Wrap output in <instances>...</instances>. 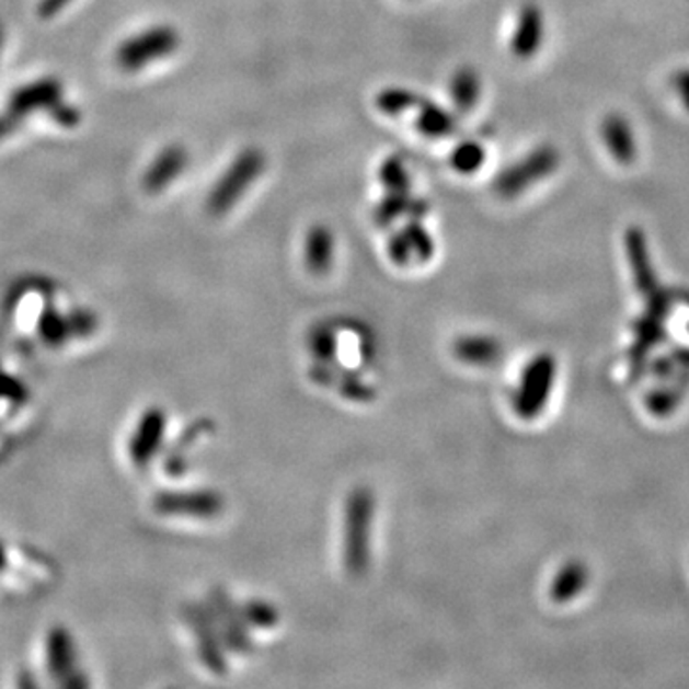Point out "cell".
Returning a JSON list of instances; mask_svg holds the SVG:
<instances>
[{"label":"cell","mask_w":689,"mask_h":689,"mask_svg":"<svg viewBox=\"0 0 689 689\" xmlns=\"http://www.w3.org/2000/svg\"><path fill=\"white\" fill-rule=\"evenodd\" d=\"M378 176L386 192H412V179H410L409 168L397 156H391V158H387L381 163Z\"/></svg>","instance_id":"d6986e66"},{"label":"cell","mask_w":689,"mask_h":689,"mask_svg":"<svg viewBox=\"0 0 689 689\" xmlns=\"http://www.w3.org/2000/svg\"><path fill=\"white\" fill-rule=\"evenodd\" d=\"M71 0H41V7H38V15L43 20H50L54 15L58 14L60 10L68 7Z\"/></svg>","instance_id":"44dd1931"},{"label":"cell","mask_w":689,"mask_h":689,"mask_svg":"<svg viewBox=\"0 0 689 689\" xmlns=\"http://www.w3.org/2000/svg\"><path fill=\"white\" fill-rule=\"evenodd\" d=\"M448 89H450V99H452L456 110L462 114H470L481 100L483 81H481L478 69L463 66V68L456 69Z\"/></svg>","instance_id":"9a60e30c"},{"label":"cell","mask_w":689,"mask_h":689,"mask_svg":"<svg viewBox=\"0 0 689 689\" xmlns=\"http://www.w3.org/2000/svg\"><path fill=\"white\" fill-rule=\"evenodd\" d=\"M265 169V152L255 146H250L238 153L207 194L205 207L209 215L222 217L228 211H232L236 205L242 202V197L250 192L251 186L263 176Z\"/></svg>","instance_id":"6da1fadb"},{"label":"cell","mask_w":689,"mask_h":689,"mask_svg":"<svg viewBox=\"0 0 689 689\" xmlns=\"http://www.w3.org/2000/svg\"><path fill=\"white\" fill-rule=\"evenodd\" d=\"M181 33L174 25L158 23L123 41L115 50V61L123 71L135 73L171 58L181 48Z\"/></svg>","instance_id":"7a4b0ae2"},{"label":"cell","mask_w":689,"mask_h":689,"mask_svg":"<svg viewBox=\"0 0 689 689\" xmlns=\"http://www.w3.org/2000/svg\"><path fill=\"white\" fill-rule=\"evenodd\" d=\"M546 23L544 14L537 4H525L517 14L516 30L512 35V53L519 60H529L538 54L544 43Z\"/></svg>","instance_id":"ba28073f"},{"label":"cell","mask_w":689,"mask_h":689,"mask_svg":"<svg viewBox=\"0 0 689 689\" xmlns=\"http://www.w3.org/2000/svg\"><path fill=\"white\" fill-rule=\"evenodd\" d=\"M334 257L335 236L332 228L322 225V222L312 225L305 236V265L312 274H326L334 265Z\"/></svg>","instance_id":"8fae6325"},{"label":"cell","mask_w":689,"mask_h":689,"mask_svg":"<svg viewBox=\"0 0 689 689\" xmlns=\"http://www.w3.org/2000/svg\"><path fill=\"white\" fill-rule=\"evenodd\" d=\"M485 148L478 140H463L450 153V163L460 174L478 173L485 165Z\"/></svg>","instance_id":"e0dca14e"},{"label":"cell","mask_w":689,"mask_h":689,"mask_svg":"<svg viewBox=\"0 0 689 689\" xmlns=\"http://www.w3.org/2000/svg\"><path fill=\"white\" fill-rule=\"evenodd\" d=\"M455 351L462 360L471 364L493 363L494 358L498 356V345L493 340H485V337L462 340V342L456 343Z\"/></svg>","instance_id":"ffe728a7"},{"label":"cell","mask_w":689,"mask_h":689,"mask_svg":"<svg viewBox=\"0 0 689 689\" xmlns=\"http://www.w3.org/2000/svg\"><path fill=\"white\" fill-rule=\"evenodd\" d=\"M558 376V364L550 355H538L523 370L516 394L514 409L523 420H535L550 401Z\"/></svg>","instance_id":"277c9868"},{"label":"cell","mask_w":689,"mask_h":689,"mask_svg":"<svg viewBox=\"0 0 689 689\" xmlns=\"http://www.w3.org/2000/svg\"><path fill=\"white\" fill-rule=\"evenodd\" d=\"M624 245H627V253H629L630 266H632L636 288L640 289L642 296L650 299V297L655 296L659 291V286H657V280H655L652 257H650L644 232L638 227L629 228L627 234H624Z\"/></svg>","instance_id":"9c48e42d"},{"label":"cell","mask_w":689,"mask_h":689,"mask_svg":"<svg viewBox=\"0 0 689 689\" xmlns=\"http://www.w3.org/2000/svg\"><path fill=\"white\" fill-rule=\"evenodd\" d=\"M673 87H675L676 92H678L684 100L689 99V68L680 69V71L673 77Z\"/></svg>","instance_id":"7402d4cb"},{"label":"cell","mask_w":689,"mask_h":689,"mask_svg":"<svg viewBox=\"0 0 689 689\" xmlns=\"http://www.w3.org/2000/svg\"><path fill=\"white\" fill-rule=\"evenodd\" d=\"M590 583V571L584 565L583 561H569L558 571V575L553 576L550 596L558 604H567L586 590V586Z\"/></svg>","instance_id":"5bb4252c"},{"label":"cell","mask_w":689,"mask_h":689,"mask_svg":"<svg viewBox=\"0 0 689 689\" xmlns=\"http://www.w3.org/2000/svg\"><path fill=\"white\" fill-rule=\"evenodd\" d=\"M422 96L417 92L410 91V89H402V87H387L383 91L379 92L376 96V106H378L381 114L391 115V117H399V115L409 114L414 112Z\"/></svg>","instance_id":"2e32d148"},{"label":"cell","mask_w":689,"mask_h":689,"mask_svg":"<svg viewBox=\"0 0 689 689\" xmlns=\"http://www.w3.org/2000/svg\"><path fill=\"white\" fill-rule=\"evenodd\" d=\"M560 163V152L553 146H538L537 150L527 153L523 160L516 161L496 176L494 192L504 199L521 196L535 184L555 173Z\"/></svg>","instance_id":"3957f363"},{"label":"cell","mask_w":689,"mask_h":689,"mask_svg":"<svg viewBox=\"0 0 689 689\" xmlns=\"http://www.w3.org/2000/svg\"><path fill=\"white\" fill-rule=\"evenodd\" d=\"M161 429H163V414L158 412V410L148 412V416L145 417V424H142L140 432L137 433V437L133 440L135 443L133 445L135 447V458H138L140 462H145L146 456L158 448Z\"/></svg>","instance_id":"ac0fdd59"},{"label":"cell","mask_w":689,"mask_h":689,"mask_svg":"<svg viewBox=\"0 0 689 689\" xmlns=\"http://www.w3.org/2000/svg\"><path fill=\"white\" fill-rule=\"evenodd\" d=\"M684 104H686V110H688V112H689V99L688 100H684Z\"/></svg>","instance_id":"603a6c76"},{"label":"cell","mask_w":689,"mask_h":689,"mask_svg":"<svg viewBox=\"0 0 689 689\" xmlns=\"http://www.w3.org/2000/svg\"><path fill=\"white\" fill-rule=\"evenodd\" d=\"M389 257L394 265H424L432 261L435 253V240L429 230L422 225V219H410L404 227L394 230L387 243Z\"/></svg>","instance_id":"5b68a950"},{"label":"cell","mask_w":689,"mask_h":689,"mask_svg":"<svg viewBox=\"0 0 689 689\" xmlns=\"http://www.w3.org/2000/svg\"><path fill=\"white\" fill-rule=\"evenodd\" d=\"M371 514H374V502L370 494H355L351 496L347 504V525H345V558L351 571H363L366 569V558L360 548V537L363 535L366 542H370Z\"/></svg>","instance_id":"8992f818"},{"label":"cell","mask_w":689,"mask_h":689,"mask_svg":"<svg viewBox=\"0 0 689 689\" xmlns=\"http://www.w3.org/2000/svg\"><path fill=\"white\" fill-rule=\"evenodd\" d=\"M601 137L606 142L607 150L611 153L617 163L630 165L638 158L636 137L629 119H624L621 114L607 115L601 123Z\"/></svg>","instance_id":"30bf717a"},{"label":"cell","mask_w":689,"mask_h":689,"mask_svg":"<svg viewBox=\"0 0 689 689\" xmlns=\"http://www.w3.org/2000/svg\"><path fill=\"white\" fill-rule=\"evenodd\" d=\"M190 165V152L182 145H169L161 150L145 173L146 192L161 194L173 184Z\"/></svg>","instance_id":"52a82bcc"},{"label":"cell","mask_w":689,"mask_h":689,"mask_svg":"<svg viewBox=\"0 0 689 689\" xmlns=\"http://www.w3.org/2000/svg\"><path fill=\"white\" fill-rule=\"evenodd\" d=\"M416 112V129L420 135H424L425 138H433V140L455 135L458 123H456L452 112H448L447 107L422 100Z\"/></svg>","instance_id":"4fadbf2b"},{"label":"cell","mask_w":689,"mask_h":689,"mask_svg":"<svg viewBox=\"0 0 689 689\" xmlns=\"http://www.w3.org/2000/svg\"><path fill=\"white\" fill-rule=\"evenodd\" d=\"M429 213V204L424 199L412 197V192H386L374 209V219L379 227H389L401 217L424 219Z\"/></svg>","instance_id":"7c38bea8"}]
</instances>
